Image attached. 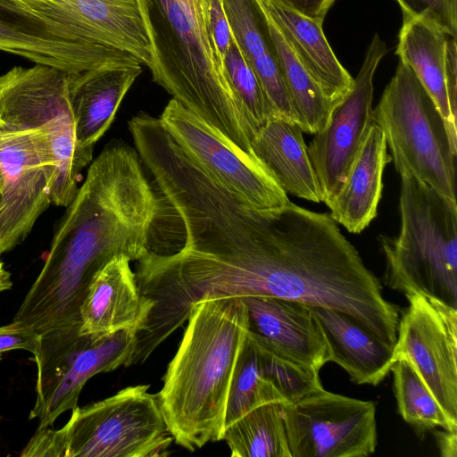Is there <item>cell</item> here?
<instances>
[{
	"mask_svg": "<svg viewBox=\"0 0 457 457\" xmlns=\"http://www.w3.org/2000/svg\"><path fill=\"white\" fill-rule=\"evenodd\" d=\"M211 298L268 295L348 315L395 347L399 309L328 213L290 202L243 204L213 241L203 268Z\"/></svg>",
	"mask_w": 457,
	"mask_h": 457,
	"instance_id": "1",
	"label": "cell"
},
{
	"mask_svg": "<svg viewBox=\"0 0 457 457\" xmlns=\"http://www.w3.org/2000/svg\"><path fill=\"white\" fill-rule=\"evenodd\" d=\"M53 237L45 264L13 322L38 334L80 325V306L96 275L115 256L148 251L162 200L135 147L106 145Z\"/></svg>",
	"mask_w": 457,
	"mask_h": 457,
	"instance_id": "2",
	"label": "cell"
},
{
	"mask_svg": "<svg viewBox=\"0 0 457 457\" xmlns=\"http://www.w3.org/2000/svg\"><path fill=\"white\" fill-rule=\"evenodd\" d=\"M150 40L153 80L185 108L253 154L254 129L213 36L230 34L222 0H137Z\"/></svg>",
	"mask_w": 457,
	"mask_h": 457,
	"instance_id": "3",
	"label": "cell"
},
{
	"mask_svg": "<svg viewBox=\"0 0 457 457\" xmlns=\"http://www.w3.org/2000/svg\"><path fill=\"white\" fill-rule=\"evenodd\" d=\"M177 353L156 394L175 442L194 452L222 440L229 386L248 332L241 297L195 304Z\"/></svg>",
	"mask_w": 457,
	"mask_h": 457,
	"instance_id": "4",
	"label": "cell"
},
{
	"mask_svg": "<svg viewBox=\"0 0 457 457\" xmlns=\"http://www.w3.org/2000/svg\"><path fill=\"white\" fill-rule=\"evenodd\" d=\"M399 210V234L378 237L385 285L457 310V204L413 177H401Z\"/></svg>",
	"mask_w": 457,
	"mask_h": 457,
	"instance_id": "5",
	"label": "cell"
},
{
	"mask_svg": "<svg viewBox=\"0 0 457 457\" xmlns=\"http://www.w3.org/2000/svg\"><path fill=\"white\" fill-rule=\"evenodd\" d=\"M129 386L97 403L75 407L60 429L37 428L21 456L156 457L173 441L156 394Z\"/></svg>",
	"mask_w": 457,
	"mask_h": 457,
	"instance_id": "6",
	"label": "cell"
},
{
	"mask_svg": "<svg viewBox=\"0 0 457 457\" xmlns=\"http://www.w3.org/2000/svg\"><path fill=\"white\" fill-rule=\"evenodd\" d=\"M396 171L413 177L456 204L457 145L429 93L411 68L399 62L372 109Z\"/></svg>",
	"mask_w": 457,
	"mask_h": 457,
	"instance_id": "7",
	"label": "cell"
},
{
	"mask_svg": "<svg viewBox=\"0 0 457 457\" xmlns=\"http://www.w3.org/2000/svg\"><path fill=\"white\" fill-rule=\"evenodd\" d=\"M0 116L45 136L54 170L51 202L68 206L78 192L82 170L93 159L77 143L69 73L41 64L12 67L0 75Z\"/></svg>",
	"mask_w": 457,
	"mask_h": 457,
	"instance_id": "8",
	"label": "cell"
},
{
	"mask_svg": "<svg viewBox=\"0 0 457 457\" xmlns=\"http://www.w3.org/2000/svg\"><path fill=\"white\" fill-rule=\"evenodd\" d=\"M80 325L40 336L33 355L37 368L35 404L29 419L38 428L53 425L62 412L77 407L87 381L101 372L129 366L136 346V330L95 337L79 333Z\"/></svg>",
	"mask_w": 457,
	"mask_h": 457,
	"instance_id": "9",
	"label": "cell"
},
{
	"mask_svg": "<svg viewBox=\"0 0 457 457\" xmlns=\"http://www.w3.org/2000/svg\"><path fill=\"white\" fill-rule=\"evenodd\" d=\"M159 119L193 161L253 208L270 211L291 202L273 173L255 154L244 151L177 100L169 101Z\"/></svg>",
	"mask_w": 457,
	"mask_h": 457,
	"instance_id": "10",
	"label": "cell"
},
{
	"mask_svg": "<svg viewBox=\"0 0 457 457\" xmlns=\"http://www.w3.org/2000/svg\"><path fill=\"white\" fill-rule=\"evenodd\" d=\"M291 457H366L378 445L376 405L322 387L283 403Z\"/></svg>",
	"mask_w": 457,
	"mask_h": 457,
	"instance_id": "11",
	"label": "cell"
},
{
	"mask_svg": "<svg viewBox=\"0 0 457 457\" xmlns=\"http://www.w3.org/2000/svg\"><path fill=\"white\" fill-rule=\"evenodd\" d=\"M1 119L0 255L23 240L52 204L54 178L45 136L15 120Z\"/></svg>",
	"mask_w": 457,
	"mask_h": 457,
	"instance_id": "12",
	"label": "cell"
},
{
	"mask_svg": "<svg viewBox=\"0 0 457 457\" xmlns=\"http://www.w3.org/2000/svg\"><path fill=\"white\" fill-rule=\"evenodd\" d=\"M395 358H406L457 428V310L420 295H405Z\"/></svg>",
	"mask_w": 457,
	"mask_h": 457,
	"instance_id": "13",
	"label": "cell"
},
{
	"mask_svg": "<svg viewBox=\"0 0 457 457\" xmlns=\"http://www.w3.org/2000/svg\"><path fill=\"white\" fill-rule=\"evenodd\" d=\"M0 51L69 74L139 62L128 53L80 37L23 0H0Z\"/></svg>",
	"mask_w": 457,
	"mask_h": 457,
	"instance_id": "14",
	"label": "cell"
},
{
	"mask_svg": "<svg viewBox=\"0 0 457 457\" xmlns=\"http://www.w3.org/2000/svg\"><path fill=\"white\" fill-rule=\"evenodd\" d=\"M386 52V43L376 34L350 91L333 107L327 124L307 147L326 204L344 185L371 120L373 77Z\"/></svg>",
	"mask_w": 457,
	"mask_h": 457,
	"instance_id": "15",
	"label": "cell"
},
{
	"mask_svg": "<svg viewBox=\"0 0 457 457\" xmlns=\"http://www.w3.org/2000/svg\"><path fill=\"white\" fill-rule=\"evenodd\" d=\"M319 373L280 357L247 332L229 386L225 428L263 403L295 402L322 387Z\"/></svg>",
	"mask_w": 457,
	"mask_h": 457,
	"instance_id": "16",
	"label": "cell"
},
{
	"mask_svg": "<svg viewBox=\"0 0 457 457\" xmlns=\"http://www.w3.org/2000/svg\"><path fill=\"white\" fill-rule=\"evenodd\" d=\"M80 37L133 55L148 68L152 48L137 0H23Z\"/></svg>",
	"mask_w": 457,
	"mask_h": 457,
	"instance_id": "17",
	"label": "cell"
},
{
	"mask_svg": "<svg viewBox=\"0 0 457 457\" xmlns=\"http://www.w3.org/2000/svg\"><path fill=\"white\" fill-rule=\"evenodd\" d=\"M248 334L280 357L318 371L328 362V347L310 306L279 297H241Z\"/></svg>",
	"mask_w": 457,
	"mask_h": 457,
	"instance_id": "18",
	"label": "cell"
},
{
	"mask_svg": "<svg viewBox=\"0 0 457 457\" xmlns=\"http://www.w3.org/2000/svg\"><path fill=\"white\" fill-rule=\"evenodd\" d=\"M130 262L115 256L96 275L80 306V334L104 337L143 327L152 303L141 295Z\"/></svg>",
	"mask_w": 457,
	"mask_h": 457,
	"instance_id": "19",
	"label": "cell"
},
{
	"mask_svg": "<svg viewBox=\"0 0 457 457\" xmlns=\"http://www.w3.org/2000/svg\"><path fill=\"white\" fill-rule=\"evenodd\" d=\"M137 61L69 74V96L79 146L93 154L95 144L112 123L117 110L141 74Z\"/></svg>",
	"mask_w": 457,
	"mask_h": 457,
	"instance_id": "20",
	"label": "cell"
},
{
	"mask_svg": "<svg viewBox=\"0 0 457 457\" xmlns=\"http://www.w3.org/2000/svg\"><path fill=\"white\" fill-rule=\"evenodd\" d=\"M392 161L382 129L372 119L338 193L326 204L330 217L359 234L378 214L386 165Z\"/></svg>",
	"mask_w": 457,
	"mask_h": 457,
	"instance_id": "21",
	"label": "cell"
},
{
	"mask_svg": "<svg viewBox=\"0 0 457 457\" xmlns=\"http://www.w3.org/2000/svg\"><path fill=\"white\" fill-rule=\"evenodd\" d=\"M310 308L324 337L328 361L343 368L356 384L378 386L382 382L396 361L395 347L343 312L323 306Z\"/></svg>",
	"mask_w": 457,
	"mask_h": 457,
	"instance_id": "22",
	"label": "cell"
},
{
	"mask_svg": "<svg viewBox=\"0 0 457 457\" xmlns=\"http://www.w3.org/2000/svg\"><path fill=\"white\" fill-rule=\"evenodd\" d=\"M294 54L335 106L350 91L353 79L337 60L322 29L275 0H259Z\"/></svg>",
	"mask_w": 457,
	"mask_h": 457,
	"instance_id": "23",
	"label": "cell"
},
{
	"mask_svg": "<svg viewBox=\"0 0 457 457\" xmlns=\"http://www.w3.org/2000/svg\"><path fill=\"white\" fill-rule=\"evenodd\" d=\"M222 4L231 35L257 75L275 117L296 123L262 5L259 0H222Z\"/></svg>",
	"mask_w": 457,
	"mask_h": 457,
	"instance_id": "24",
	"label": "cell"
},
{
	"mask_svg": "<svg viewBox=\"0 0 457 457\" xmlns=\"http://www.w3.org/2000/svg\"><path fill=\"white\" fill-rule=\"evenodd\" d=\"M254 154L270 169L287 194L320 203L318 179L303 130L296 123L271 117L251 140Z\"/></svg>",
	"mask_w": 457,
	"mask_h": 457,
	"instance_id": "25",
	"label": "cell"
},
{
	"mask_svg": "<svg viewBox=\"0 0 457 457\" xmlns=\"http://www.w3.org/2000/svg\"><path fill=\"white\" fill-rule=\"evenodd\" d=\"M447 35L435 25L419 19L403 20L396 54L408 64L429 93L442 114L451 140L457 145L456 119L449 105L445 85Z\"/></svg>",
	"mask_w": 457,
	"mask_h": 457,
	"instance_id": "26",
	"label": "cell"
},
{
	"mask_svg": "<svg viewBox=\"0 0 457 457\" xmlns=\"http://www.w3.org/2000/svg\"><path fill=\"white\" fill-rule=\"evenodd\" d=\"M267 17L276 60L296 123L303 132L314 135L325 127L334 105L297 59L268 14Z\"/></svg>",
	"mask_w": 457,
	"mask_h": 457,
	"instance_id": "27",
	"label": "cell"
},
{
	"mask_svg": "<svg viewBox=\"0 0 457 457\" xmlns=\"http://www.w3.org/2000/svg\"><path fill=\"white\" fill-rule=\"evenodd\" d=\"M282 402L263 403L224 430L232 457H291L282 413Z\"/></svg>",
	"mask_w": 457,
	"mask_h": 457,
	"instance_id": "28",
	"label": "cell"
},
{
	"mask_svg": "<svg viewBox=\"0 0 457 457\" xmlns=\"http://www.w3.org/2000/svg\"><path fill=\"white\" fill-rule=\"evenodd\" d=\"M391 371L394 374L398 412L417 433L423 435L437 427L457 431V428L451 424L431 391L406 358H397Z\"/></svg>",
	"mask_w": 457,
	"mask_h": 457,
	"instance_id": "29",
	"label": "cell"
},
{
	"mask_svg": "<svg viewBox=\"0 0 457 457\" xmlns=\"http://www.w3.org/2000/svg\"><path fill=\"white\" fill-rule=\"evenodd\" d=\"M224 62L233 87L256 133L269 119L275 117V112L257 75L232 35Z\"/></svg>",
	"mask_w": 457,
	"mask_h": 457,
	"instance_id": "30",
	"label": "cell"
},
{
	"mask_svg": "<svg viewBox=\"0 0 457 457\" xmlns=\"http://www.w3.org/2000/svg\"><path fill=\"white\" fill-rule=\"evenodd\" d=\"M403 20L419 19L428 21L448 37L457 35V0H396Z\"/></svg>",
	"mask_w": 457,
	"mask_h": 457,
	"instance_id": "31",
	"label": "cell"
},
{
	"mask_svg": "<svg viewBox=\"0 0 457 457\" xmlns=\"http://www.w3.org/2000/svg\"><path fill=\"white\" fill-rule=\"evenodd\" d=\"M40 334L15 322L0 327V353L11 350H26L33 355L40 344Z\"/></svg>",
	"mask_w": 457,
	"mask_h": 457,
	"instance_id": "32",
	"label": "cell"
},
{
	"mask_svg": "<svg viewBox=\"0 0 457 457\" xmlns=\"http://www.w3.org/2000/svg\"><path fill=\"white\" fill-rule=\"evenodd\" d=\"M456 37H449L445 44V85L453 116L457 117Z\"/></svg>",
	"mask_w": 457,
	"mask_h": 457,
	"instance_id": "33",
	"label": "cell"
},
{
	"mask_svg": "<svg viewBox=\"0 0 457 457\" xmlns=\"http://www.w3.org/2000/svg\"><path fill=\"white\" fill-rule=\"evenodd\" d=\"M288 9L319 23L337 0H275Z\"/></svg>",
	"mask_w": 457,
	"mask_h": 457,
	"instance_id": "34",
	"label": "cell"
},
{
	"mask_svg": "<svg viewBox=\"0 0 457 457\" xmlns=\"http://www.w3.org/2000/svg\"><path fill=\"white\" fill-rule=\"evenodd\" d=\"M435 437L442 457H456L457 431L436 430Z\"/></svg>",
	"mask_w": 457,
	"mask_h": 457,
	"instance_id": "35",
	"label": "cell"
},
{
	"mask_svg": "<svg viewBox=\"0 0 457 457\" xmlns=\"http://www.w3.org/2000/svg\"><path fill=\"white\" fill-rule=\"evenodd\" d=\"M10 273L4 269L0 258V293L12 287Z\"/></svg>",
	"mask_w": 457,
	"mask_h": 457,
	"instance_id": "36",
	"label": "cell"
},
{
	"mask_svg": "<svg viewBox=\"0 0 457 457\" xmlns=\"http://www.w3.org/2000/svg\"><path fill=\"white\" fill-rule=\"evenodd\" d=\"M2 125H3V120L0 117V128L2 127Z\"/></svg>",
	"mask_w": 457,
	"mask_h": 457,
	"instance_id": "37",
	"label": "cell"
},
{
	"mask_svg": "<svg viewBox=\"0 0 457 457\" xmlns=\"http://www.w3.org/2000/svg\"><path fill=\"white\" fill-rule=\"evenodd\" d=\"M1 359H2V353H0V361H1Z\"/></svg>",
	"mask_w": 457,
	"mask_h": 457,
	"instance_id": "38",
	"label": "cell"
}]
</instances>
